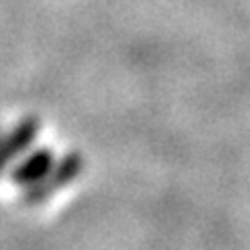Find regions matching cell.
Listing matches in <instances>:
<instances>
[{
  "mask_svg": "<svg viewBox=\"0 0 250 250\" xmlns=\"http://www.w3.org/2000/svg\"><path fill=\"white\" fill-rule=\"evenodd\" d=\"M82 171V156L80 154H67L65 159H61L59 163H54V167L50 169V173L40 182H36L34 186H29L23 200L25 205H42L50 196H54L61 188H65L67 184H71L77 177V173Z\"/></svg>",
  "mask_w": 250,
  "mask_h": 250,
  "instance_id": "cell-1",
  "label": "cell"
},
{
  "mask_svg": "<svg viewBox=\"0 0 250 250\" xmlns=\"http://www.w3.org/2000/svg\"><path fill=\"white\" fill-rule=\"evenodd\" d=\"M38 131H40L38 119L21 121L11 134H2L0 131V173L9 167L11 161H15L21 152H25L36 142Z\"/></svg>",
  "mask_w": 250,
  "mask_h": 250,
  "instance_id": "cell-2",
  "label": "cell"
},
{
  "mask_svg": "<svg viewBox=\"0 0 250 250\" xmlns=\"http://www.w3.org/2000/svg\"><path fill=\"white\" fill-rule=\"evenodd\" d=\"M54 163L57 161H54L52 150H48V148H38L34 154H29L25 161L19 163V165L13 169L11 179L15 186L29 188L48 175L50 169L54 167Z\"/></svg>",
  "mask_w": 250,
  "mask_h": 250,
  "instance_id": "cell-3",
  "label": "cell"
}]
</instances>
